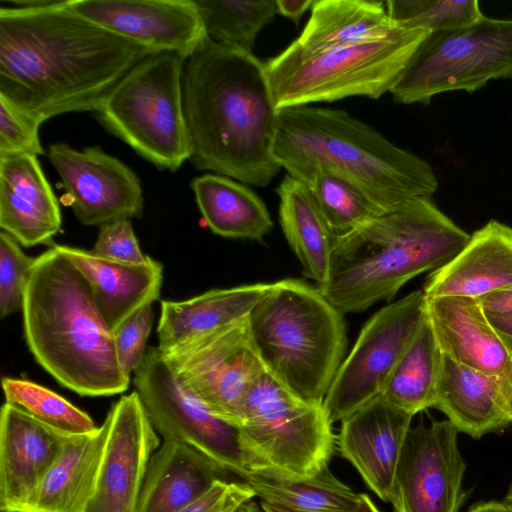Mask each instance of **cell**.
Wrapping results in <instances>:
<instances>
[{
    "label": "cell",
    "instance_id": "cell-1",
    "mask_svg": "<svg viewBox=\"0 0 512 512\" xmlns=\"http://www.w3.org/2000/svg\"><path fill=\"white\" fill-rule=\"evenodd\" d=\"M0 8V97L39 120L95 111L149 50L84 19L66 1Z\"/></svg>",
    "mask_w": 512,
    "mask_h": 512
},
{
    "label": "cell",
    "instance_id": "cell-2",
    "mask_svg": "<svg viewBox=\"0 0 512 512\" xmlns=\"http://www.w3.org/2000/svg\"><path fill=\"white\" fill-rule=\"evenodd\" d=\"M183 105L190 162L197 170L265 187L281 166L274 155L278 109L264 62L206 37L185 60Z\"/></svg>",
    "mask_w": 512,
    "mask_h": 512
},
{
    "label": "cell",
    "instance_id": "cell-3",
    "mask_svg": "<svg viewBox=\"0 0 512 512\" xmlns=\"http://www.w3.org/2000/svg\"><path fill=\"white\" fill-rule=\"evenodd\" d=\"M21 311L30 352L62 386L90 397L128 389L89 283L55 246L35 258Z\"/></svg>",
    "mask_w": 512,
    "mask_h": 512
},
{
    "label": "cell",
    "instance_id": "cell-4",
    "mask_svg": "<svg viewBox=\"0 0 512 512\" xmlns=\"http://www.w3.org/2000/svg\"><path fill=\"white\" fill-rule=\"evenodd\" d=\"M469 238L431 198L407 200L335 239L328 280L318 289L343 315L364 311L446 265Z\"/></svg>",
    "mask_w": 512,
    "mask_h": 512
},
{
    "label": "cell",
    "instance_id": "cell-5",
    "mask_svg": "<svg viewBox=\"0 0 512 512\" xmlns=\"http://www.w3.org/2000/svg\"><path fill=\"white\" fill-rule=\"evenodd\" d=\"M274 155L290 176L319 168L346 179L383 212L438 188L426 160L340 109L279 110Z\"/></svg>",
    "mask_w": 512,
    "mask_h": 512
},
{
    "label": "cell",
    "instance_id": "cell-6",
    "mask_svg": "<svg viewBox=\"0 0 512 512\" xmlns=\"http://www.w3.org/2000/svg\"><path fill=\"white\" fill-rule=\"evenodd\" d=\"M248 326L265 369L301 399L323 404L347 337L343 314L319 289L298 279L270 283Z\"/></svg>",
    "mask_w": 512,
    "mask_h": 512
},
{
    "label": "cell",
    "instance_id": "cell-7",
    "mask_svg": "<svg viewBox=\"0 0 512 512\" xmlns=\"http://www.w3.org/2000/svg\"><path fill=\"white\" fill-rule=\"evenodd\" d=\"M430 33L395 29L386 37L302 54L289 47L265 64L278 110L390 92Z\"/></svg>",
    "mask_w": 512,
    "mask_h": 512
},
{
    "label": "cell",
    "instance_id": "cell-8",
    "mask_svg": "<svg viewBox=\"0 0 512 512\" xmlns=\"http://www.w3.org/2000/svg\"><path fill=\"white\" fill-rule=\"evenodd\" d=\"M185 58L152 53L133 66L95 110L101 124L159 169L190 159L183 105Z\"/></svg>",
    "mask_w": 512,
    "mask_h": 512
},
{
    "label": "cell",
    "instance_id": "cell-9",
    "mask_svg": "<svg viewBox=\"0 0 512 512\" xmlns=\"http://www.w3.org/2000/svg\"><path fill=\"white\" fill-rule=\"evenodd\" d=\"M239 428L249 472L313 477L328 467L335 449L323 404L301 399L267 370L247 394Z\"/></svg>",
    "mask_w": 512,
    "mask_h": 512
},
{
    "label": "cell",
    "instance_id": "cell-10",
    "mask_svg": "<svg viewBox=\"0 0 512 512\" xmlns=\"http://www.w3.org/2000/svg\"><path fill=\"white\" fill-rule=\"evenodd\" d=\"M512 79V19L483 15L457 29L430 33L391 89L398 104L421 103L450 91L474 92Z\"/></svg>",
    "mask_w": 512,
    "mask_h": 512
},
{
    "label": "cell",
    "instance_id": "cell-11",
    "mask_svg": "<svg viewBox=\"0 0 512 512\" xmlns=\"http://www.w3.org/2000/svg\"><path fill=\"white\" fill-rule=\"evenodd\" d=\"M179 383L212 414L240 426L247 394L266 370L248 317L161 351Z\"/></svg>",
    "mask_w": 512,
    "mask_h": 512
},
{
    "label": "cell",
    "instance_id": "cell-12",
    "mask_svg": "<svg viewBox=\"0 0 512 512\" xmlns=\"http://www.w3.org/2000/svg\"><path fill=\"white\" fill-rule=\"evenodd\" d=\"M425 318V295L415 290L384 306L365 323L323 401L332 424L381 395Z\"/></svg>",
    "mask_w": 512,
    "mask_h": 512
},
{
    "label": "cell",
    "instance_id": "cell-13",
    "mask_svg": "<svg viewBox=\"0 0 512 512\" xmlns=\"http://www.w3.org/2000/svg\"><path fill=\"white\" fill-rule=\"evenodd\" d=\"M142 405L163 440L184 443L225 472L244 479L248 474L239 426L212 414L176 379L158 347H149L134 372Z\"/></svg>",
    "mask_w": 512,
    "mask_h": 512
},
{
    "label": "cell",
    "instance_id": "cell-14",
    "mask_svg": "<svg viewBox=\"0 0 512 512\" xmlns=\"http://www.w3.org/2000/svg\"><path fill=\"white\" fill-rule=\"evenodd\" d=\"M458 433L448 420L410 427L389 497L394 512H459L466 464Z\"/></svg>",
    "mask_w": 512,
    "mask_h": 512
},
{
    "label": "cell",
    "instance_id": "cell-15",
    "mask_svg": "<svg viewBox=\"0 0 512 512\" xmlns=\"http://www.w3.org/2000/svg\"><path fill=\"white\" fill-rule=\"evenodd\" d=\"M48 158L82 225L102 226L142 216L144 199L140 180L118 158L98 146L76 150L66 143L50 145Z\"/></svg>",
    "mask_w": 512,
    "mask_h": 512
},
{
    "label": "cell",
    "instance_id": "cell-16",
    "mask_svg": "<svg viewBox=\"0 0 512 512\" xmlns=\"http://www.w3.org/2000/svg\"><path fill=\"white\" fill-rule=\"evenodd\" d=\"M66 6L152 53L187 59L208 36L194 0H66Z\"/></svg>",
    "mask_w": 512,
    "mask_h": 512
},
{
    "label": "cell",
    "instance_id": "cell-17",
    "mask_svg": "<svg viewBox=\"0 0 512 512\" xmlns=\"http://www.w3.org/2000/svg\"><path fill=\"white\" fill-rule=\"evenodd\" d=\"M106 420L107 443L85 512H137L147 465L160 438L136 391L115 402Z\"/></svg>",
    "mask_w": 512,
    "mask_h": 512
},
{
    "label": "cell",
    "instance_id": "cell-18",
    "mask_svg": "<svg viewBox=\"0 0 512 512\" xmlns=\"http://www.w3.org/2000/svg\"><path fill=\"white\" fill-rule=\"evenodd\" d=\"M412 418L380 395L341 421L336 441L342 457L386 502Z\"/></svg>",
    "mask_w": 512,
    "mask_h": 512
},
{
    "label": "cell",
    "instance_id": "cell-19",
    "mask_svg": "<svg viewBox=\"0 0 512 512\" xmlns=\"http://www.w3.org/2000/svg\"><path fill=\"white\" fill-rule=\"evenodd\" d=\"M62 435L5 402L0 411V510L21 512L57 459Z\"/></svg>",
    "mask_w": 512,
    "mask_h": 512
},
{
    "label": "cell",
    "instance_id": "cell-20",
    "mask_svg": "<svg viewBox=\"0 0 512 512\" xmlns=\"http://www.w3.org/2000/svg\"><path fill=\"white\" fill-rule=\"evenodd\" d=\"M425 300L427 319L444 355L512 385V354L491 326L478 299L425 297Z\"/></svg>",
    "mask_w": 512,
    "mask_h": 512
},
{
    "label": "cell",
    "instance_id": "cell-21",
    "mask_svg": "<svg viewBox=\"0 0 512 512\" xmlns=\"http://www.w3.org/2000/svg\"><path fill=\"white\" fill-rule=\"evenodd\" d=\"M0 226L25 247L61 230L60 207L37 156H0Z\"/></svg>",
    "mask_w": 512,
    "mask_h": 512
},
{
    "label": "cell",
    "instance_id": "cell-22",
    "mask_svg": "<svg viewBox=\"0 0 512 512\" xmlns=\"http://www.w3.org/2000/svg\"><path fill=\"white\" fill-rule=\"evenodd\" d=\"M511 285L512 228L490 220L450 262L429 274L422 291L427 298L480 299Z\"/></svg>",
    "mask_w": 512,
    "mask_h": 512
},
{
    "label": "cell",
    "instance_id": "cell-23",
    "mask_svg": "<svg viewBox=\"0 0 512 512\" xmlns=\"http://www.w3.org/2000/svg\"><path fill=\"white\" fill-rule=\"evenodd\" d=\"M434 408L474 439L512 424V385L443 354Z\"/></svg>",
    "mask_w": 512,
    "mask_h": 512
},
{
    "label": "cell",
    "instance_id": "cell-24",
    "mask_svg": "<svg viewBox=\"0 0 512 512\" xmlns=\"http://www.w3.org/2000/svg\"><path fill=\"white\" fill-rule=\"evenodd\" d=\"M54 246L83 274L112 332L160 296L163 266L151 257L144 264L132 265L102 258L92 250Z\"/></svg>",
    "mask_w": 512,
    "mask_h": 512
},
{
    "label": "cell",
    "instance_id": "cell-25",
    "mask_svg": "<svg viewBox=\"0 0 512 512\" xmlns=\"http://www.w3.org/2000/svg\"><path fill=\"white\" fill-rule=\"evenodd\" d=\"M227 474L196 449L163 440L148 462L137 512H178Z\"/></svg>",
    "mask_w": 512,
    "mask_h": 512
},
{
    "label": "cell",
    "instance_id": "cell-26",
    "mask_svg": "<svg viewBox=\"0 0 512 512\" xmlns=\"http://www.w3.org/2000/svg\"><path fill=\"white\" fill-rule=\"evenodd\" d=\"M109 431L66 436L62 449L21 512H85L93 495Z\"/></svg>",
    "mask_w": 512,
    "mask_h": 512
},
{
    "label": "cell",
    "instance_id": "cell-27",
    "mask_svg": "<svg viewBox=\"0 0 512 512\" xmlns=\"http://www.w3.org/2000/svg\"><path fill=\"white\" fill-rule=\"evenodd\" d=\"M270 283L212 289L182 301H161L158 348L166 351L189 339L247 318Z\"/></svg>",
    "mask_w": 512,
    "mask_h": 512
},
{
    "label": "cell",
    "instance_id": "cell-28",
    "mask_svg": "<svg viewBox=\"0 0 512 512\" xmlns=\"http://www.w3.org/2000/svg\"><path fill=\"white\" fill-rule=\"evenodd\" d=\"M396 26L385 2L374 0H315L308 22L288 47L302 54L382 39Z\"/></svg>",
    "mask_w": 512,
    "mask_h": 512
},
{
    "label": "cell",
    "instance_id": "cell-29",
    "mask_svg": "<svg viewBox=\"0 0 512 512\" xmlns=\"http://www.w3.org/2000/svg\"><path fill=\"white\" fill-rule=\"evenodd\" d=\"M279 222L302 265L303 274L322 287L328 280L335 237L310 189L286 175L276 190Z\"/></svg>",
    "mask_w": 512,
    "mask_h": 512
},
{
    "label": "cell",
    "instance_id": "cell-30",
    "mask_svg": "<svg viewBox=\"0 0 512 512\" xmlns=\"http://www.w3.org/2000/svg\"><path fill=\"white\" fill-rule=\"evenodd\" d=\"M191 188L207 226L219 236L261 241L273 227L266 205L246 184L205 174Z\"/></svg>",
    "mask_w": 512,
    "mask_h": 512
},
{
    "label": "cell",
    "instance_id": "cell-31",
    "mask_svg": "<svg viewBox=\"0 0 512 512\" xmlns=\"http://www.w3.org/2000/svg\"><path fill=\"white\" fill-rule=\"evenodd\" d=\"M443 353L427 319L394 367L381 396L415 415L435 406Z\"/></svg>",
    "mask_w": 512,
    "mask_h": 512
},
{
    "label": "cell",
    "instance_id": "cell-32",
    "mask_svg": "<svg viewBox=\"0 0 512 512\" xmlns=\"http://www.w3.org/2000/svg\"><path fill=\"white\" fill-rule=\"evenodd\" d=\"M243 481L261 502L298 512H349L361 496L335 477L328 467L307 478L249 472Z\"/></svg>",
    "mask_w": 512,
    "mask_h": 512
},
{
    "label": "cell",
    "instance_id": "cell-33",
    "mask_svg": "<svg viewBox=\"0 0 512 512\" xmlns=\"http://www.w3.org/2000/svg\"><path fill=\"white\" fill-rule=\"evenodd\" d=\"M291 177L310 189L335 239L385 213L353 184L326 170L311 168Z\"/></svg>",
    "mask_w": 512,
    "mask_h": 512
},
{
    "label": "cell",
    "instance_id": "cell-34",
    "mask_svg": "<svg viewBox=\"0 0 512 512\" xmlns=\"http://www.w3.org/2000/svg\"><path fill=\"white\" fill-rule=\"evenodd\" d=\"M208 37L251 52L259 32L278 14L276 0H194Z\"/></svg>",
    "mask_w": 512,
    "mask_h": 512
},
{
    "label": "cell",
    "instance_id": "cell-35",
    "mask_svg": "<svg viewBox=\"0 0 512 512\" xmlns=\"http://www.w3.org/2000/svg\"><path fill=\"white\" fill-rule=\"evenodd\" d=\"M2 388L7 403L62 435H84L99 427L86 412L42 385L3 377Z\"/></svg>",
    "mask_w": 512,
    "mask_h": 512
},
{
    "label": "cell",
    "instance_id": "cell-36",
    "mask_svg": "<svg viewBox=\"0 0 512 512\" xmlns=\"http://www.w3.org/2000/svg\"><path fill=\"white\" fill-rule=\"evenodd\" d=\"M385 6L394 26L429 33L465 27L483 16L477 0H388Z\"/></svg>",
    "mask_w": 512,
    "mask_h": 512
},
{
    "label": "cell",
    "instance_id": "cell-37",
    "mask_svg": "<svg viewBox=\"0 0 512 512\" xmlns=\"http://www.w3.org/2000/svg\"><path fill=\"white\" fill-rule=\"evenodd\" d=\"M35 258L26 255L15 238L0 233V315L2 318L22 309L26 285Z\"/></svg>",
    "mask_w": 512,
    "mask_h": 512
},
{
    "label": "cell",
    "instance_id": "cell-38",
    "mask_svg": "<svg viewBox=\"0 0 512 512\" xmlns=\"http://www.w3.org/2000/svg\"><path fill=\"white\" fill-rule=\"evenodd\" d=\"M41 124L0 97V156L44 154L39 138Z\"/></svg>",
    "mask_w": 512,
    "mask_h": 512
},
{
    "label": "cell",
    "instance_id": "cell-39",
    "mask_svg": "<svg viewBox=\"0 0 512 512\" xmlns=\"http://www.w3.org/2000/svg\"><path fill=\"white\" fill-rule=\"evenodd\" d=\"M153 320L152 304H148L113 332L117 361L122 374L128 379L131 373L141 366L145 358L146 344Z\"/></svg>",
    "mask_w": 512,
    "mask_h": 512
},
{
    "label": "cell",
    "instance_id": "cell-40",
    "mask_svg": "<svg viewBox=\"0 0 512 512\" xmlns=\"http://www.w3.org/2000/svg\"><path fill=\"white\" fill-rule=\"evenodd\" d=\"M92 251L102 258L132 265L144 264L149 258L139 247L130 219L100 226Z\"/></svg>",
    "mask_w": 512,
    "mask_h": 512
},
{
    "label": "cell",
    "instance_id": "cell-41",
    "mask_svg": "<svg viewBox=\"0 0 512 512\" xmlns=\"http://www.w3.org/2000/svg\"><path fill=\"white\" fill-rule=\"evenodd\" d=\"M255 497L245 481L217 480L202 496L178 512H235Z\"/></svg>",
    "mask_w": 512,
    "mask_h": 512
},
{
    "label": "cell",
    "instance_id": "cell-42",
    "mask_svg": "<svg viewBox=\"0 0 512 512\" xmlns=\"http://www.w3.org/2000/svg\"><path fill=\"white\" fill-rule=\"evenodd\" d=\"M485 313L512 314V285L478 299Z\"/></svg>",
    "mask_w": 512,
    "mask_h": 512
},
{
    "label": "cell",
    "instance_id": "cell-43",
    "mask_svg": "<svg viewBox=\"0 0 512 512\" xmlns=\"http://www.w3.org/2000/svg\"><path fill=\"white\" fill-rule=\"evenodd\" d=\"M315 0H276L278 14L299 22L306 11L311 10Z\"/></svg>",
    "mask_w": 512,
    "mask_h": 512
},
{
    "label": "cell",
    "instance_id": "cell-44",
    "mask_svg": "<svg viewBox=\"0 0 512 512\" xmlns=\"http://www.w3.org/2000/svg\"><path fill=\"white\" fill-rule=\"evenodd\" d=\"M486 316L495 332L512 354V314L486 313Z\"/></svg>",
    "mask_w": 512,
    "mask_h": 512
},
{
    "label": "cell",
    "instance_id": "cell-45",
    "mask_svg": "<svg viewBox=\"0 0 512 512\" xmlns=\"http://www.w3.org/2000/svg\"><path fill=\"white\" fill-rule=\"evenodd\" d=\"M260 506L263 512H298L293 511L287 508L271 505L265 502H260ZM349 512H381L371 498L365 494L361 493L360 500L358 504Z\"/></svg>",
    "mask_w": 512,
    "mask_h": 512
},
{
    "label": "cell",
    "instance_id": "cell-46",
    "mask_svg": "<svg viewBox=\"0 0 512 512\" xmlns=\"http://www.w3.org/2000/svg\"><path fill=\"white\" fill-rule=\"evenodd\" d=\"M468 512H512V506L504 501H482L471 506Z\"/></svg>",
    "mask_w": 512,
    "mask_h": 512
},
{
    "label": "cell",
    "instance_id": "cell-47",
    "mask_svg": "<svg viewBox=\"0 0 512 512\" xmlns=\"http://www.w3.org/2000/svg\"><path fill=\"white\" fill-rule=\"evenodd\" d=\"M235 512H263V510L255 501L250 500L241 505Z\"/></svg>",
    "mask_w": 512,
    "mask_h": 512
},
{
    "label": "cell",
    "instance_id": "cell-48",
    "mask_svg": "<svg viewBox=\"0 0 512 512\" xmlns=\"http://www.w3.org/2000/svg\"><path fill=\"white\" fill-rule=\"evenodd\" d=\"M503 501L505 503H507L508 505L512 506V482L509 485L508 491H507Z\"/></svg>",
    "mask_w": 512,
    "mask_h": 512
}]
</instances>
